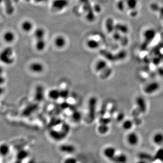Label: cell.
Listing matches in <instances>:
<instances>
[{
	"instance_id": "cell-1",
	"label": "cell",
	"mask_w": 163,
	"mask_h": 163,
	"mask_svg": "<svg viewBox=\"0 0 163 163\" xmlns=\"http://www.w3.org/2000/svg\"><path fill=\"white\" fill-rule=\"evenodd\" d=\"M69 132V127L67 126H63L60 130H51L49 132V136L55 142H60L66 138Z\"/></svg>"
},
{
	"instance_id": "cell-2",
	"label": "cell",
	"mask_w": 163,
	"mask_h": 163,
	"mask_svg": "<svg viewBox=\"0 0 163 163\" xmlns=\"http://www.w3.org/2000/svg\"><path fill=\"white\" fill-rule=\"evenodd\" d=\"M83 4V8L86 13V18L89 21H93L95 20L94 10L91 6L89 0H80Z\"/></svg>"
},
{
	"instance_id": "cell-3",
	"label": "cell",
	"mask_w": 163,
	"mask_h": 163,
	"mask_svg": "<svg viewBox=\"0 0 163 163\" xmlns=\"http://www.w3.org/2000/svg\"><path fill=\"white\" fill-rule=\"evenodd\" d=\"M1 61L6 64H10L14 62L15 58L13 56L12 48L8 47L5 49L2 52L1 56Z\"/></svg>"
},
{
	"instance_id": "cell-4",
	"label": "cell",
	"mask_w": 163,
	"mask_h": 163,
	"mask_svg": "<svg viewBox=\"0 0 163 163\" xmlns=\"http://www.w3.org/2000/svg\"><path fill=\"white\" fill-rule=\"evenodd\" d=\"M160 84L157 82L149 83L143 87V91L147 95H152L160 89Z\"/></svg>"
},
{
	"instance_id": "cell-5",
	"label": "cell",
	"mask_w": 163,
	"mask_h": 163,
	"mask_svg": "<svg viewBox=\"0 0 163 163\" xmlns=\"http://www.w3.org/2000/svg\"><path fill=\"white\" fill-rule=\"evenodd\" d=\"M156 35V31L153 29H148L145 30L143 34L144 39V45L145 47H146L147 46L154 40Z\"/></svg>"
},
{
	"instance_id": "cell-6",
	"label": "cell",
	"mask_w": 163,
	"mask_h": 163,
	"mask_svg": "<svg viewBox=\"0 0 163 163\" xmlns=\"http://www.w3.org/2000/svg\"><path fill=\"white\" fill-rule=\"evenodd\" d=\"M29 68L30 72L35 74H41L45 69L44 65L39 61H34L30 63Z\"/></svg>"
},
{
	"instance_id": "cell-7",
	"label": "cell",
	"mask_w": 163,
	"mask_h": 163,
	"mask_svg": "<svg viewBox=\"0 0 163 163\" xmlns=\"http://www.w3.org/2000/svg\"><path fill=\"white\" fill-rule=\"evenodd\" d=\"M68 0H54L52 3L51 10L54 12L60 11L68 6Z\"/></svg>"
},
{
	"instance_id": "cell-8",
	"label": "cell",
	"mask_w": 163,
	"mask_h": 163,
	"mask_svg": "<svg viewBox=\"0 0 163 163\" xmlns=\"http://www.w3.org/2000/svg\"><path fill=\"white\" fill-rule=\"evenodd\" d=\"M59 150L63 154L71 155L76 152V147L71 144H63L59 146Z\"/></svg>"
},
{
	"instance_id": "cell-9",
	"label": "cell",
	"mask_w": 163,
	"mask_h": 163,
	"mask_svg": "<svg viewBox=\"0 0 163 163\" xmlns=\"http://www.w3.org/2000/svg\"><path fill=\"white\" fill-rule=\"evenodd\" d=\"M126 141L127 143L131 146H136L140 142V137L137 133L135 132H130L126 136Z\"/></svg>"
},
{
	"instance_id": "cell-10",
	"label": "cell",
	"mask_w": 163,
	"mask_h": 163,
	"mask_svg": "<svg viewBox=\"0 0 163 163\" xmlns=\"http://www.w3.org/2000/svg\"><path fill=\"white\" fill-rule=\"evenodd\" d=\"M103 154L106 159L111 161L117 154V150L114 147L108 146L104 149Z\"/></svg>"
},
{
	"instance_id": "cell-11",
	"label": "cell",
	"mask_w": 163,
	"mask_h": 163,
	"mask_svg": "<svg viewBox=\"0 0 163 163\" xmlns=\"http://www.w3.org/2000/svg\"><path fill=\"white\" fill-rule=\"evenodd\" d=\"M136 103L137 108L142 113H146L147 109L146 103V100L143 97H139L136 100Z\"/></svg>"
},
{
	"instance_id": "cell-12",
	"label": "cell",
	"mask_w": 163,
	"mask_h": 163,
	"mask_svg": "<svg viewBox=\"0 0 163 163\" xmlns=\"http://www.w3.org/2000/svg\"><path fill=\"white\" fill-rule=\"evenodd\" d=\"M128 160V159L126 154L121 153L117 154L110 161L113 163H127Z\"/></svg>"
},
{
	"instance_id": "cell-13",
	"label": "cell",
	"mask_w": 163,
	"mask_h": 163,
	"mask_svg": "<svg viewBox=\"0 0 163 163\" xmlns=\"http://www.w3.org/2000/svg\"><path fill=\"white\" fill-rule=\"evenodd\" d=\"M29 156V152L26 149H22L17 152L16 154V160L23 161Z\"/></svg>"
},
{
	"instance_id": "cell-14",
	"label": "cell",
	"mask_w": 163,
	"mask_h": 163,
	"mask_svg": "<svg viewBox=\"0 0 163 163\" xmlns=\"http://www.w3.org/2000/svg\"><path fill=\"white\" fill-rule=\"evenodd\" d=\"M107 67V63L103 60H100L97 62L95 65V69L96 72H101L106 70Z\"/></svg>"
},
{
	"instance_id": "cell-15",
	"label": "cell",
	"mask_w": 163,
	"mask_h": 163,
	"mask_svg": "<svg viewBox=\"0 0 163 163\" xmlns=\"http://www.w3.org/2000/svg\"><path fill=\"white\" fill-rule=\"evenodd\" d=\"M10 149L9 145L3 143L0 146V154L2 157H6L10 152Z\"/></svg>"
},
{
	"instance_id": "cell-16",
	"label": "cell",
	"mask_w": 163,
	"mask_h": 163,
	"mask_svg": "<svg viewBox=\"0 0 163 163\" xmlns=\"http://www.w3.org/2000/svg\"><path fill=\"white\" fill-rule=\"evenodd\" d=\"M153 142L157 146H161L163 144V133L157 132L153 135L152 138Z\"/></svg>"
},
{
	"instance_id": "cell-17",
	"label": "cell",
	"mask_w": 163,
	"mask_h": 163,
	"mask_svg": "<svg viewBox=\"0 0 163 163\" xmlns=\"http://www.w3.org/2000/svg\"><path fill=\"white\" fill-rule=\"evenodd\" d=\"M3 2L5 6L6 13L8 15H11L13 14L14 11V8L11 0H3Z\"/></svg>"
},
{
	"instance_id": "cell-18",
	"label": "cell",
	"mask_w": 163,
	"mask_h": 163,
	"mask_svg": "<svg viewBox=\"0 0 163 163\" xmlns=\"http://www.w3.org/2000/svg\"><path fill=\"white\" fill-rule=\"evenodd\" d=\"M55 45L58 48H62L66 45V40L64 37L61 36H58L55 39Z\"/></svg>"
},
{
	"instance_id": "cell-19",
	"label": "cell",
	"mask_w": 163,
	"mask_h": 163,
	"mask_svg": "<svg viewBox=\"0 0 163 163\" xmlns=\"http://www.w3.org/2000/svg\"><path fill=\"white\" fill-rule=\"evenodd\" d=\"M134 124V123L132 120L130 119H126L123 121L122 127L124 130H130L132 128Z\"/></svg>"
},
{
	"instance_id": "cell-20",
	"label": "cell",
	"mask_w": 163,
	"mask_h": 163,
	"mask_svg": "<svg viewBox=\"0 0 163 163\" xmlns=\"http://www.w3.org/2000/svg\"><path fill=\"white\" fill-rule=\"evenodd\" d=\"M109 131V126L108 125L105 124H100L98 127V131L102 135H106Z\"/></svg>"
},
{
	"instance_id": "cell-21",
	"label": "cell",
	"mask_w": 163,
	"mask_h": 163,
	"mask_svg": "<svg viewBox=\"0 0 163 163\" xmlns=\"http://www.w3.org/2000/svg\"><path fill=\"white\" fill-rule=\"evenodd\" d=\"M115 29L120 33L126 34L128 32V28L125 25L122 24H117L115 25Z\"/></svg>"
},
{
	"instance_id": "cell-22",
	"label": "cell",
	"mask_w": 163,
	"mask_h": 163,
	"mask_svg": "<svg viewBox=\"0 0 163 163\" xmlns=\"http://www.w3.org/2000/svg\"><path fill=\"white\" fill-rule=\"evenodd\" d=\"M87 45L88 48L91 49H98L100 45L98 41H96L95 40H88L87 43Z\"/></svg>"
},
{
	"instance_id": "cell-23",
	"label": "cell",
	"mask_w": 163,
	"mask_h": 163,
	"mask_svg": "<svg viewBox=\"0 0 163 163\" xmlns=\"http://www.w3.org/2000/svg\"><path fill=\"white\" fill-rule=\"evenodd\" d=\"M60 92L58 89H53L50 90L49 92V96L50 99L53 100H57L60 96Z\"/></svg>"
},
{
	"instance_id": "cell-24",
	"label": "cell",
	"mask_w": 163,
	"mask_h": 163,
	"mask_svg": "<svg viewBox=\"0 0 163 163\" xmlns=\"http://www.w3.org/2000/svg\"><path fill=\"white\" fill-rule=\"evenodd\" d=\"M45 41L44 39L36 40V47L37 50L41 51L45 49Z\"/></svg>"
},
{
	"instance_id": "cell-25",
	"label": "cell",
	"mask_w": 163,
	"mask_h": 163,
	"mask_svg": "<svg viewBox=\"0 0 163 163\" xmlns=\"http://www.w3.org/2000/svg\"><path fill=\"white\" fill-rule=\"evenodd\" d=\"M106 26L109 33H111L115 29V25L113 20L111 18H108L106 22Z\"/></svg>"
},
{
	"instance_id": "cell-26",
	"label": "cell",
	"mask_w": 163,
	"mask_h": 163,
	"mask_svg": "<svg viewBox=\"0 0 163 163\" xmlns=\"http://www.w3.org/2000/svg\"><path fill=\"white\" fill-rule=\"evenodd\" d=\"M138 157H139V159L145 160L147 162H148V161H151L153 160H154V157H152V156L150 154H148V153H144V152L139 153L138 154Z\"/></svg>"
},
{
	"instance_id": "cell-27",
	"label": "cell",
	"mask_w": 163,
	"mask_h": 163,
	"mask_svg": "<svg viewBox=\"0 0 163 163\" xmlns=\"http://www.w3.org/2000/svg\"><path fill=\"white\" fill-rule=\"evenodd\" d=\"M4 39L7 43H11L15 40L14 34L11 32H7L4 35Z\"/></svg>"
},
{
	"instance_id": "cell-28",
	"label": "cell",
	"mask_w": 163,
	"mask_h": 163,
	"mask_svg": "<svg viewBox=\"0 0 163 163\" xmlns=\"http://www.w3.org/2000/svg\"><path fill=\"white\" fill-rule=\"evenodd\" d=\"M126 4L129 9L134 10L138 4V0H126Z\"/></svg>"
},
{
	"instance_id": "cell-29",
	"label": "cell",
	"mask_w": 163,
	"mask_h": 163,
	"mask_svg": "<svg viewBox=\"0 0 163 163\" xmlns=\"http://www.w3.org/2000/svg\"><path fill=\"white\" fill-rule=\"evenodd\" d=\"M154 159L155 160L160 161L163 162V148L159 149L157 150L154 155Z\"/></svg>"
},
{
	"instance_id": "cell-30",
	"label": "cell",
	"mask_w": 163,
	"mask_h": 163,
	"mask_svg": "<svg viewBox=\"0 0 163 163\" xmlns=\"http://www.w3.org/2000/svg\"><path fill=\"white\" fill-rule=\"evenodd\" d=\"M45 31L42 29H37L35 32V37L36 40L44 39Z\"/></svg>"
},
{
	"instance_id": "cell-31",
	"label": "cell",
	"mask_w": 163,
	"mask_h": 163,
	"mask_svg": "<svg viewBox=\"0 0 163 163\" xmlns=\"http://www.w3.org/2000/svg\"><path fill=\"white\" fill-rule=\"evenodd\" d=\"M32 27H33V25H32V23L29 21H25L23 23L22 25L23 29L26 32L30 31L32 29Z\"/></svg>"
},
{
	"instance_id": "cell-32",
	"label": "cell",
	"mask_w": 163,
	"mask_h": 163,
	"mask_svg": "<svg viewBox=\"0 0 163 163\" xmlns=\"http://www.w3.org/2000/svg\"><path fill=\"white\" fill-rule=\"evenodd\" d=\"M63 163H78V161L74 157L69 156L64 160Z\"/></svg>"
},
{
	"instance_id": "cell-33",
	"label": "cell",
	"mask_w": 163,
	"mask_h": 163,
	"mask_svg": "<svg viewBox=\"0 0 163 163\" xmlns=\"http://www.w3.org/2000/svg\"><path fill=\"white\" fill-rule=\"evenodd\" d=\"M125 2L123 0H120L118 2L117 7L120 11H123L125 9Z\"/></svg>"
},
{
	"instance_id": "cell-34",
	"label": "cell",
	"mask_w": 163,
	"mask_h": 163,
	"mask_svg": "<svg viewBox=\"0 0 163 163\" xmlns=\"http://www.w3.org/2000/svg\"><path fill=\"white\" fill-rule=\"evenodd\" d=\"M93 10H94V11H95V12H99L101 10V7H100V6L99 5H96L94 6Z\"/></svg>"
},
{
	"instance_id": "cell-35",
	"label": "cell",
	"mask_w": 163,
	"mask_h": 163,
	"mask_svg": "<svg viewBox=\"0 0 163 163\" xmlns=\"http://www.w3.org/2000/svg\"><path fill=\"white\" fill-rule=\"evenodd\" d=\"M120 33H118L117 32L116 33H115L114 35V37L116 40H119V39H120Z\"/></svg>"
},
{
	"instance_id": "cell-36",
	"label": "cell",
	"mask_w": 163,
	"mask_h": 163,
	"mask_svg": "<svg viewBox=\"0 0 163 163\" xmlns=\"http://www.w3.org/2000/svg\"><path fill=\"white\" fill-rule=\"evenodd\" d=\"M136 163H149L148 162L146 161H145L143 160H141L139 159Z\"/></svg>"
},
{
	"instance_id": "cell-37",
	"label": "cell",
	"mask_w": 163,
	"mask_h": 163,
	"mask_svg": "<svg viewBox=\"0 0 163 163\" xmlns=\"http://www.w3.org/2000/svg\"><path fill=\"white\" fill-rule=\"evenodd\" d=\"M45 1L46 0H35V2L37 3L42 2H45Z\"/></svg>"
},
{
	"instance_id": "cell-38",
	"label": "cell",
	"mask_w": 163,
	"mask_h": 163,
	"mask_svg": "<svg viewBox=\"0 0 163 163\" xmlns=\"http://www.w3.org/2000/svg\"><path fill=\"white\" fill-rule=\"evenodd\" d=\"M11 163H23L22 161H18V160H16V161H14V162Z\"/></svg>"
},
{
	"instance_id": "cell-39",
	"label": "cell",
	"mask_w": 163,
	"mask_h": 163,
	"mask_svg": "<svg viewBox=\"0 0 163 163\" xmlns=\"http://www.w3.org/2000/svg\"><path fill=\"white\" fill-rule=\"evenodd\" d=\"M15 3H17L19 0H12Z\"/></svg>"
},
{
	"instance_id": "cell-40",
	"label": "cell",
	"mask_w": 163,
	"mask_h": 163,
	"mask_svg": "<svg viewBox=\"0 0 163 163\" xmlns=\"http://www.w3.org/2000/svg\"><path fill=\"white\" fill-rule=\"evenodd\" d=\"M25 1H26V2H29V1H30V0H25Z\"/></svg>"
}]
</instances>
